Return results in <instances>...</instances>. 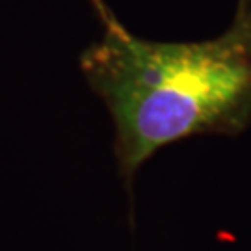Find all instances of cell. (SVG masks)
Masks as SVG:
<instances>
[{
    "label": "cell",
    "mask_w": 251,
    "mask_h": 251,
    "mask_svg": "<svg viewBox=\"0 0 251 251\" xmlns=\"http://www.w3.org/2000/svg\"><path fill=\"white\" fill-rule=\"evenodd\" d=\"M91 6H93V9H95V13H97V17H102V15H106L108 11H110V8H108V4L104 2V0H90Z\"/></svg>",
    "instance_id": "2"
},
{
    "label": "cell",
    "mask_w": 251,
    "mask_h": 251,
    "mask_svg": "<svg viewBox=\"0 0 251 251\" xmlns=\"http://www.w3.org/2000/svg\"><path fill=\"white\" fill-rule=\"evenodd\" d=\"M78 58L114 126L119 179L130 192L162 147L192 136H238L251 126V9L236 6L224 34L151 41L110 11Z\"/></svg>",
    "instance_id": "1"
},
{
    "label": "cell",
    "mask_w": 251,
    "mask_h": 251,
    "mask_svg": "<svg viewBox=\"0 0 251 251\" xmlns=\"http://www.w3.org/2000/svg\"><path fill=\"white\" fill-rule=\"evenodd\" d=\"M236 6H244V8L251 9V0H236Z\"/></svg>",
    "instance_id": "3"
}]
</instances>
